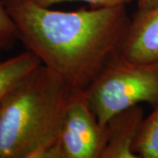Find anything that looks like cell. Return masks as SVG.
Returning a JSON list of instances; mask_svg holds the SVG:
<instances>
[{
    "label": "cell",
    "instance_id": "obj_1",
    "mask_svg": "<svg viewBox=\"0 0 158 158\" xmlns=\"http://www.w3.org/2000/svg\"><path fill=\"white\" fill-rule=\"evenodd\" d=\"M6 9L18 38L71 90H85L117 54L131 21L125 6L65 11L11 0Z\"/></svg>",
    "mask_w": 158,
    "mask_h": 158
},
{
    "label": "cell",
    "instance_id": "obj_2",
    "mask_svg": "<svg viewBox=\"0 0 158 158\" xmlns=\"http://www.w3.org/2000/svg\"><path fill=\"white\" fill-rule=\"evenodd\" d=\"M71 90L43 64L0 100V158H62L57 135Z\"/></svg>",
    "mask_w": 158,
    "mask_h": 158
},
{
    "label": "cell",
    "instance_id": "obj_3",
    "mask_svg": "<svg viewBox=\"0 0 158 158\" xmlns=\"http://www.w3.org/2000/svg\"><path fill=\"white\" fill-rule=\"evenodd\" d=\"M85 93L92 113L104 128L114 115L127 108L141 103L157 106L158 65L131 62L116 54Z\"/></svg>",
    "mask_w": 158,
    "mask_h": 158
},
{
    "label": "cell",
    "instance_id": "obj_4",
    "mask_svg": "<svg viewBox=\"0 0 158 158\" xmlns=\"http://www.w3.org/2000/svg\"><path fill=\"white\" fill-rule=\"evenodd\" d=\"M57 142L62 158H99L106 131L90 109L85 90H71L62 110Z\"/></svg>",
    "mask_w": 158,
    "mask_h": 158
},
{
    "label": "cell",
    "instance_id": "obj_5",
    "mask_svg": "<svg viewBox=\"0 0 158 158\" xmlns=\"http://www.w3.org/2000/svg\"><path fill=\"white\" fill-rule=\"evenodd\" d=\"M117 54L131 62L158 65V6L139 9Z\"/></svg>",
    "mask_w": 158,
    "mask_h": 158
},
{
    "label": "cell",
    "instance_id": "obj_6",
    "mask_svg": "<svg viewBox=\"0 0 158 158\" xmlns=\"http://www.w3.org/2000/svg\"><path fill=\"white\" fill-rule=\"evenodd\" d=\"M141 105L114 115L106 127V143L99 158H138L134 146L144 120Z\"/></svg>",
    "mask_w": 158,
    "mask_h": 158
},
{
    "label": "cell",
    "instance_id": "obj_7",
    "mask_svg": "<svg viewBox=\"0 0 158 158\" xmlns=\"http://www.w3.org/2000/svg\"><path fill=\"white\" fill-rule=\"evenodd\" d=\"M41 64L32 51H25L16 56L0 62V100L19 82Z\"/></svg>",
    "mask_w": 158,
    "mask_h": 158
},
{
    "label": "cell",
    "instance_id": "obj_8",
    "mask_svg": "<svg viewBox=\"0 0 158 158\" xmlns=\"http://www.w3.org/2000/svg\"><path fill=\"white\" fill-rule=\"evenodd\" d=\"M134 151L138 157L158 158V105L153 113L144 118Z\"/></svg>",
    "mask_w": 158,
    "mask_h": 158
},
{
    "label": "cell",
    "instance_id": "obj_9",
    "mask_svg": "<svg viewBox=\"0 0 158 158\" xmlns=\"http://www.w3.org/2000/svg\"><path fill=\"white\" fill-rule=\"evenodd\" d=\"M16 37H18L17 27L6 7L0 2V46L7 45Z\"/></svg>",
    "mask_w": 158,
    "mask_h": 158
},
{
    "label": "cell",
    "instance_id": "obj_10",
    "mask_svg": "<svg viewBox=\"0 0 158 158\" xmlns=\"http://www.w3.org/2000/svg\"><path fill=\"white\" fill-rule=\"evenodd\" d=\"M40 6L50 7L56 4L62 2H85L94 7H113V6H126V4L132 2L133 0H34Z\"/></svg>",
    "mask_w": 158,
    "mask_h": 158
},
{
    "label": "cell",
    "instance_id": "obj_11",
    "mask_svg": "<svg viewBox=\"0 0 158 158\" xmlns=\"http://www.w3.org/2000/svg\"><path fill=\"white\" fill-rule=\"evenodd\" d=\"M138 6L140 10L151 9L158 6V0H138Z\"/></svg>",
    "mask_w": 158,
    "mask_h": 158
},
{
    "label": "cell",
    "instance_id": "obj_12",
    "mask_svg": "<svg viewBox=\"0 0 158 158\" xmlns=\"http://www.w3.org/2000/svg\"><path fill=\"white\" fill-rule=\"evenodd\" d=\"M2 48H3V47H1V46H0V53H1V49H2ZM0 62H1V61H0Z\"/></svg>",
    "mask_w": 158,
    "mask_h": 158
}]
</instances>
